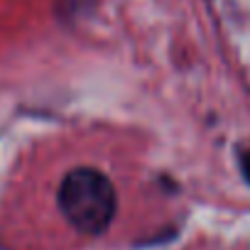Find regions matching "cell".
<instances>
[{"mask_svg": "<svg viewBox=\"0 0 250 250\" xmlns=\"http://www.w3.org/2000/svg\"><path fill=\"white\" fill-rule=\"evenodd\" d=\"M240 169H243L245 179L250 182V150H248V152H243V157H240Z\"/></svg>", "mask_w": 250, "mask_h": 250, "instance_id": "2", "label": "cell"}, {"mask_svg": "<svg viewBox=\"0 0 250 250\" xmlns=\"http://www.w3.org/2000/svg\"><path fill=\"white\" fill-rule=\"evenodd\" d=\"M115 189L105 174L91 167L69 172L59 187V208L66 221L88 235L108 230L115 216Z\"/></svg>", "mask_w": 250, "mask_h": 250, "instance_id": "1", "label": "cell"}]
</instances>
